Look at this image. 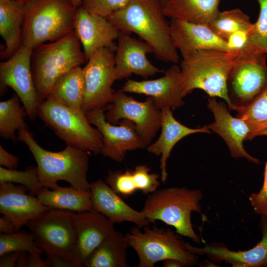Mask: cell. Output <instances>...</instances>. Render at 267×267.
Wrapping results in <instances>:
<instances>
[{
	"label": "cell",
	"instance_id": "obj_1",
	"mask_svg": "<svg viewBox=\"0 0 267 267\" xmlns=\"http://www.w3.org/2000/svg\"><path fill=\"white\" fill-rule=\"evenodd\" d=\"M166 17L161 0H130L107 18L120 32L140 37L159 60L177 64L179 56Z\"/></svg>",
	"mask_w": 267,
	"mask_h": 267
},
{
	"label": "cell",
	"instance_id": "obj_2",
	"mask_svg": "<svg viewBox=\"0 0 267 267\" xmlns=\"http://www.w3.org/2000/svg\"><path fill=\"white\" fill-rule=\"evenodd\" d=\"M17 134V139L28 147L36 160L42 187L55 189L59 187L57 182L64 180L77 189L90 192L88 152L67 145L59 152L48 151L37 143L28 128L19 130Z\"/></svg>",
	"mask_w": 267,
	"mask_h": 267
},
{
	"label": "cell",
	"instance_id": "obj_3",
	"mask_svg": "<svg viewBox=\"0 0 267 267\" xmlns=\"http://www.w3.org/2000/svg\"><path fill=\"white\" fill-rule=\"evenodd\" d=\"M237 56L231 52L206 49L182 57L180 69L184 96L201 89L211 97L222 98L229 110L235 111L228 97L227 80Z\"/></svg>",
	"mask_w": 267,
	"mask_h": 267
},
{
	"label": "cell",
	"instance_id": "obj_4",
	"mask_svg": "<svg viewBox=\"0 0 267 267\" xmlns=\"http://www.w3.org/2000/svg\"><path fill=\"white\" fill-rule=\"evenodd\" d=\"M78 8L71 0H31L24 3L22 44L32 49L74 31Z\"/></svg>",
	"mask_w": 267,
	"mask_h": 267
},
{
	"label": "cell",
	"instance_id": "obj_5",
	"mask_svg": "<svg viewBox=\"0 0 267 267\" xmlns=\"http://www.w3.org/2000/svg\"><path fill=\"white\" fill-rule=\"evenodd\" d=\"M203 194L199 189L171 187L157 190L148 195L141 211L149 223L160 221L173 226L176 232L199 243L191 220L192 212L200 214Z\"/></svg>",
	"mask_w": 267,
	"mask_h": 267
},
{
	"label": "cell",
	"instance_id": "obj_6",
	"mask_svg": "<svg viewBox=\"0 0 267 267\" xmlns=\"http://www.w3.org/2000/svg\"><path fill=\"white\" fill-rule=\"evenodd\" d=\"M86 61L74 31L33 49L31 68L40 103L46 99L52 86L60 77Z\"/></svg>",
	"mask_w": 267,
	"mask_h": 267
},
{
	"label": "cell",
	"instance_id": "obj_7",
	"mask_svg": "<svg viewBox=\"0 0 267 267\" xmlns=\"http://www.w3.org/2000/svg\"><path fill=\"white\" fill-rule=\"evenodd\" d=\"M38 116L67 145L100 153L102 136L91 126L83 110L69 108L49 98L40 103Z\"/></svg>",
	"mask_w": 267,
	"mask_h": 267
},
{
	"label": "cell",
	"instance_id": "obj_8",
	"mask_svg": "<svg viewBox=\"0 0 267 267\" xmlns=\"http://www.w3.org/2000/svg\"><path fill=\"white\" fill-rule=\"evenodd\" d=\"M133 227L125 236L136 253L137 267H154L156 263L168 259L180 261L184 266L196 265L198 257L186 248V243L170 228Z\"/></svg>",
	"mask_w": 267,
	"mask_h": 267
},
{
	"label": "cell",
	"instance_id": "obj_9",
	"mask_svg": "<svg viewBox=\"0 0 267 267\" xmlns=\"http://www.w3.org/2000/svg\"><path fill=\"white\" fill-rule=\"evenodd\" d=\"M267 53L247 47L240 51L227 80V95L237 112L267 87Z\"/></svg>",
	"mask_w": 267,
	"mask_h": 267
},
{
	"label": "cell",
	"instance_id": "obj_10",
	"mask_svg": "<svg viewBox=\"0 0 267 267\" xmlns=\"http://www.w3.org/2000/svg\"><path fill=\"white\" fill-rule=\"evenodd\" d=\"M74 215L72 211L50 209L29 221L26 226L44 252L74 263L77 233Z\"/></svg>",
	"mask_w": 267,
	"mask_h": 267
},
{
	"label": "cell",
	"instance_id": "obj_11",
	"mask_svg": "<svg viewBox=\"0 0 267 267\" xmlns=\"http://www.w3.org/2000/svg\"><path fill=\"white\" fill-rule=\"evenodd\" d=\"M115 52L114 49L101 48L83 68L85 90L82 110L86 114L96 109L105 111L113 98L115 91L112 86L116 81Z\"/></svg>",
	"mask_w": 267,
	"mask_h": 267
},
{
	"label": "cell",
	"instance_id": "obj_12",
	"mask_svg": "<svg viewBox=\"0 0 267 267\" xmlns=\"http://www.w3.org/2000/svg\"><path fill=\"white\" fill-rule=\"evenodd\" d=\"M106 110V118L112 124L116 125L124 119L133 122L137 134L147 146L161 127V109L151 97L139 101L119 90L115 92Z\"/></svg>",
	"mask_w": 267,
	"mask_h": 267
},
{
	"label": "cell",
	"instance_id": "obj_13",
	"mask_svg": "<svg viewBox=\"0 0 267 267\" xmlns=\"http://www.w3.org/2000/svg\"><path fill=\"white\" fill-rule=\"evenodd\" d=\"M33 50L22 44L14 54L0 63L1 93L7 87L11 88L19 97L31 120L38 116L40 104L31 68Z\"/></svg>",
	"mask_w": 267,
	"mask_h": 267
},
{
	"label": "cell",
	"instance_id": "obj_14",
	"mask_svg": "<svg viewBox=\"0 0 267 267\" xmlns=\"http://www.w3.org/2000/svg\"><path fill=\"white\" fill-rule=\"evenodd\" d=\"M104 110H94L86 113L91 125H94L102 136L100 153L116 162H122L129 151L147 146L137 134L134 124L128 120L120 121L119 125L108 122Z\"/></svg>",
	"mask_w": 267,
	"mask_h": 267
},
{
	"label": "cell",
	"instance_id": "obj_15",
	"mask_svg": "<svg viewBox=\"0 0 267 267\" xmlns=\"http://www.w3.org/2000/svg\"><path fill=\"white\" fill-rule=\"evenodd\" d=\"M120 90L148 95L161 109L169 107L174 110L184 104L181 73L176 64H173L162 77L156 79L140 81L129 79Z\"/></svg>",
	"mask_w": 267,
	"mask_h": 267
},
{
	"label": "cell",
	"instance_id": "obj_16",
	"mask_svg": "<svg viewBox=\"0 0 267 267\" xmlns=\"http://www.w3.org/2000/svg\"><path fill=\"white\" fill-rule=\"evenodd\" d=\"M115 52V72L116 80L135 74L147 78L163 71L152 64L147 54L153 51L149 44L120 32Z\"/></svg>",
	"mask_w": 267,
	"mask_h": 267
},
{
	"label": "cell",
	"instance_id": "obj_17",
	"mask_svg": "<svg viewBox=\"0 0 267 267\" xmlns=\"http://www.w3.org/2000/svg\"><path fill=\"white\" fill-rule=\"evenodd\" d=\"M77 242L74 263L82 267L90 254L116 230L114 223L98 212L74 213Z\"/></svg>",
	"mask_w": 267,
	"mask_h": 267
},
{
	"label": "cell",
	"instance_id": "obj_18",
	"mask_svg": "<svg viewBox=\"0 0 267 267\" xmlns=\"http://www.w3.org/2000/svg\"><path fill=\"white\" fill-rule=\"evenodd\" d=\"M226 105L225 102L217 101L214 97L208 99L207 106L213 113L215 121L207 125L208 128L224 140L233 158H246L259 164V160L251 156L243 147V142L248 140L251 133L248 125L242 119L233 117Z\"/></svg>",
	"mask_w": 267,
	"mask_h": 267
},
{
	"label": "cell",
	"instance_id": "obj_19",
	"mask_svg": "<svg viewBox=\"0 0 267 267\" xmlns=\"http://www.w3.org/2000/svg\"><path fill=\"white\" fill-rule=\"evenodd\" d=\"M74 31L87 61L101 48L116 49L114 41L117 40L120 34L107 18L90 13L81 6L77 9Z\"/></svg>",
	"mask_w": 267,
	"mask_h": 267
},
{
	"label": "cell",
	"instance_id": "obj_20",
	"mask_svg": "<svg viewBox=\"0 0 267 267\" xmlns=\"http://www.w3.org/2000/svg\"><path fill=\"white\" fill-rule=\"evenodd\" d=\"M25 186L12 182L0 183V213L15 225L17 231L44 211L51 209L34 196L26 193Z\"/></svg>",
	"mask_w": 267,
	"mask_h": 267
},
{
	"label": "cell",
	"instance_id": "obj_21",
	"mask_svg": "<svg viewBox=\"0 0 267 267\" xmlns=\"http://www.w3.org/2000/svg\"><path fill=\"white\" fill-rule=\"evenodd\" d=\"M170 24L173 43L182 57L206 49L230 52L226 43L207 25L175 19H171Z\"/></svg>",
	"mask_w": 267,
	"mask_h": 267
},
{
	"label": "cell",
	"instance_id": "obj_22",
	"mask_svg": "<svg viewBox=\"0 0 267 267\" xmlns=\"http://www.w3.org/2000/svg\"><path fill=\"white\" fill-rule=\"evenodd\" d=\"M90 194L93 209L114 223L131 222L140 228L148 225L149 222L141 211L133 209L102 179L90 183Z\"/></svg>",
	"mask_w": 267,
	"mask_h": 267
},
{
	"label": "cell",
	"instance_id": "obj_23",
	"mask_svg": "<svg viewBox=\"0 0 267 267\" xmlns=\"http://www.w3.org/2000/svg\"><path fill=\"white\" fill-rule=\"evenodd\" d=\"M161 133L157 140L147 146L148 152L160 156V169L162 181L165 183L168 177L167 161L175 144L185 136L196 133L211 134L207 125L200 128L192 129L177 121L173 116L172 109H161Z\"/></svg>",
	"mask_w": 267,
	"mask_h": 267
},
{
	"label": "cell",
	"instance_id": "obj_24",
	"mask_svg": "<svg viewBox=\"0 0 267 267\" xmlns=\"http://www.w3.org/2000/svg\"><path fill=\"white\" fill-rule=\"evenodd\" d=\"M186 247L196 255H206L214 261H225L234 267H267V224L263 222L262 240L248 250L235 251L225 246L213 245L199 248L188 243H186Z\"/></svg>",
	"mask_w": 267,
	"mask_h": 267
},
{
	"label": "cell",
	"instance_id": "obj_25",
	"mask_svg": "<svg viewBox=\"0 0 267 267\" xmlns=\"http://www.w3.org/2000/svg\"><path fill=\"white\" fill-rule=\"evenodd\" d=\"M24 3L16 0H0V35L5 43L0 58L8 59L22 44Z\"/></svg>",
	"mask_w": 267,
	"mask_h": 267
},
{
	"label": "cell",
	"instance_id": "obj_26",
	"mask_svg": "<svg viewBox=\"0 0 267 267\" xmlns=\"http://www.w3.org/2000/svg\"><path fill=\"white\" fill-rule=\"evenodd\" d=\"M221 0H168L163 4L167 17L208 25L220 12Z\"/></svg>",
	"mask_w": 267,
	"mask_h": 267
},
{
	"label": "cell",
	"instance_id": "obj_27",
	"mask_svg": "<svg viewBox=\"0 0 267 267\" xmlns=\"http://www.w3.org/2000/svg\"><path fill=\"white\" fill-rule=\"evenodd\" d=\"M85 90L83 69L81 66H77L55 81L47 98L72 109L83 110Z\"/></svg>",
	"mask_w": 267,
	"mask_h": 267
},
{
	"label": "cell",
	"instance_id": "obj_28",
	"mask_svg": "<svg viewBox=\"0 0 267 267\" xmlns=\"http://www.w3.org/2000/svg\"><path fill=\"white\" fill-rule=\"evenodd\" d=\"M37 196L42 204L51 209L77 213L93 210L90 192L82 191L72 186H59L52 190L42 187Z\"/></svg>",
	"mask_w": 267,
	"mask_h": 267
},
{
	"label": "cell",
	"instance_id": "obj_29",
	"mask_svg": "<svg viewBox=\"0 0 267 267\" xmlns=\"http://www.w3.org/2000/svg\"><path fill=\"white\" fill-rule=\"evenodd\" d=\"M129 247L125 236L115 230L90 254L83 267H128Z\"/></svg>",
	"mask_w": 267,
	"mask_h": 267
},
{
	"label": "cell",
	"instance_id": "obj_30",
	"mask_svg": "<svg viewBox=\"0 0 267 267\" xmlns=\"http://www.w3.org/2000/svg\"><path fill=\"white\" fill-rule=\"evenodd\" d=\"M21 102L16 94L0 102V135L4 139L14 140L16 132L28 128L25 122L27 114Z\"/></svg>",
	"mask_w": 267,
	"mask_h": 267
},
{
	"label": "cell",
	"instance_id": "obj_31",
	"mask_svg": "<svg viewBox=\"0 0 267 267\" xmlns=\"http://www.w3.org/2000/svg\"><path fill=\"white\" fill-rule=\"evenodd\" d=\"M237 117L248 125L251 133L248 140L267 133V87L248 105L237 112Z\"/></svg>",
	"mask_w": 267,
	"mask_h": 267
},
{
	"label": "cell",
	"instance_id": "obj_32",
	"mask_svg": "<svg viewBox=\"0 0 267 267\" xmlns=\"http://www.w3.org/2000/svg\"><path fill=\"white\" fill-rule=\"evenodd\" d=\"M252 25L248 15L235 8L220 11L208 26L226 42L232 33L239 30L249 31Z\"/></svg>",
	"mask_w": 267,
	"mask_h": 267
},
{
	"label": "cell",
	"instance_id": "obj_33",
	"mask_svg": "<svg viewBox=\"0 0 267 267\" xmlns=\"http://www.w3.org/2000/svg\"><path fill=\"white\" fill-rule=\"evenodd\" d=\"M11 252H43L38 246L32 232L19 230L10 234L0 235V256Z\"/></svg>",
	"mask_w": 267,
	"mask_h": 267
},
{
	"label": "cell",
	"instance_id": "obj_34",
	"mask_svg": "<svg viewBox=\"0 0 267 267\" xmlns=\"http://www.w3.org/2000/svg\"><path fill=\"white\" fill-rule=\"evenodd\" d=\"M12 182L25 186L32 196L37 195L42 188L40 183L37 167L29 166L24 171L0 167V183Z\"/></svg>",
	"mask_w": 267,
	"mask_h": 267
},
{
	"label": "cell",
	"instance_id": "obj_35",
	"mask_svg": "<svg viewBox=\"0 0 267 267\" xmlns=\"http://www.w3.org/2000/svg\"><path fill=\"white\" fill-rule=\"evenodd\" d=\"M256 0L259 4V15L248 32L246 46L267 53V0Z\"/></svg>",
	"mask_w": 267,
	"mask_h": 267
},
{
	"label": "cell",
	"instance_id": "obj_36",
	"mask_svg": "<svg viewBox=\"0 0 267 267\" xmlns=\"http://www.w3.org/2000/svg\"><path fill=\"white\" fill-rule=\"evenodd\" d=\"M105 182L116 193L122 197H128L133 195L137 190L133 171L109 170L105 177Z\"/></svg>",
	"mask_w": 267,
	"mask_h": 267
},
{
	"label": "cell",
	"instance_id": "obj_37",
	"mask_svg": "<svg viewBox=\"0 0 267 267\" xmlns=\"http://www.w3.org/2000/svg\"><path fill=\"white\" fill-rule=\"evenodd\" d=\"M150 168L145 165L136 166L133 171L134 181L137 190L145 195H149L157 190L160 184L159 175L150 173Z\"/></svg>",
	"mask_w": 267,
	"mask_h": 267
},
{
	"label": "cell",
	"instance_id": "obj_38",
	"mask_svg": "<svg viewBox=\"0 0 267 267\" xmlns=\"http://www.w3.org/2000/svg\"><path fill=\"white\" fill-rule=\"evenodd\" d=\"M130 0H82L81 6L88 12L108 18L125 7Z\"/></svg>",
	"mask_w": 267,
	"mask_h": 267
},
{
	"label": "cell",
	"instance_id": "obj_39",
	"mask_svg": "<svg viewBox=\"0 0 267 267\" xmlns=\"http://www.w3.org/2000/svg\"><path fill=\"white\" fill-rule=\"evenodd\" d=\"M265 135L267 136V133ZM249 200L256 214L267 218V162L265 168L263 186L258 193H252L249 196Z\"/></svg>",
	"mask_w": 267,
	"mask_h": 267
},
{
	"label": "cell",
	"instance_id": "obj_40",
	"mask_svg": "<svg viewBox=\"0 0 267 267\" xmlns=\"http://www.w3.org/2000/svg\"><path fill=\"white\" fill-rule=\"evenodd\" d=\"M249 31L239 30L229 37L226 42L230 52L237 55L247 46Z\"/></svg>",
	"mask_w": 267,
	"mask_h": 267
},
{
	"label": "cell",
	"instance_id": "obj_41",
	"mask_svg": "<svg viewBox=\"0 0 267 267\" xmlns=\"http://www.w3.org/2000/svg\"><path fill=\"white\" fill-rule=\"evenodd\" d=\"M19 158L8 152L0 146V165L8 169H16L19 163Z\"/></svg>",
	"mask_w": 267,
	"mask_h": 267
},
{
	"label": "cell",
	"instance_id": "obj_42",
	"mask_svg": "<svg viewBox=\"0 0 267 267\" xmlns=\"http://www.w3.org/2000/svg\"><path fill=\"white\" fill-rule=\"evenodd\" d=\"M48 267H78L74 263L68 261L53 253H45Z\"/></svg>",
	"mask_w": 267,
	"mask_h": 267
},
{
	"label": "cell",
	"instance_id": "obj_43",
	"mask_svg": "<svg viewBox=\"0 0 267 267\" xmlns=\"http://www.w3.org/2000/svg\"><path fill=\"white\" fill-rule=\"evenodd\" d=\"M22 252H11L0 256V267H16L17 261Z\"/></svg>",
	"mask_w": 267,
	"mask_h": 267
},
{
	"label": "cell",
	"instance_id": "obj_44",
	"mask_svg": "<svg viewBox=\"0 0 267 267\" xmlns=\"http://www.w3.org/2000/svg\"><path fill=\"white\" fill-rule=\"evenodd\" d=\"M42 253H29L27 261V267H48L46 260L41 257Z\"/></svg>",
	"mask_w": 267,
	"mask_h": 267
},
{
	"label": "cell",
	"instance_id": "obj_45",
	"mask_svg": "<svg viewBox=\"0 0 267 267\" xmlns=\"http://www.w3.org/2000/svg\"><path fill=\"white\" fill-rule=\"evenodd\" d=\"M17 230L14 224L3 216L0 218V232L1 234H10Z\"/></svg>",
	"mask_w": 267,
	"mask_h": 267
},
{
	"label": "cell",
	"instance_id": "obj_46",
	"mask_svg": "<svg viewBox=\"0 0 267 267\" xmlns=\"http://www.w3.org/2000/svg\"><path fill=\"white\" fill-rule=\"evenodd\" d=\"M163 264L164 267H184L179 261L174 259H168L164 260Z\"/></svg>",
	"mask_w": 267,
	"mask_h": 267
},
{
	"label": "cell",
	"instance_id": "obj_47",
	"mask_svg": "<svg viewBox=\"0 0 267 267\" xmlns=\"http://www.w3.org/2000/svg\"><path fill=\"white\" fill-rule=\"evenodd\" d=\"M28 253L22 252L17 261L16 267H27V261Z\"/></svg>",
	"mask_w": 267,
	"mask_h": 267
},
{
	"label": "cell",
	"instance_id": "obj_48",
	"mask_svg": "<svg viewBox=\"0 0 267 267\" xmlns=\"http://www.w3.org/2000/svg\"><path fill=\"white\" fill-rule=\"evenodd\" d=\"M71 1L76 8L81 6L82 0H71Z\"/></svg>",
	"mask_w": 267,
	"mask_h": 267
},
{
	"label": "cell",
	"instance_id": "obj_49",
	"mask_svg": "<svg viewBox=\"0 0 267 267\" xmlns=\"http://www.w3.org/2000/svg\"><path fill=\"white\" fill-rule=\"evenodd\" d=\"M16 0L19 1H20V2H21L23 3H25L30 1L31 0Z\"/></svg>",
	"mask_w": 267,
	"mask_h": 267
},
{
	"label": "cell",
	"instance_id": "obj_50",
	"mask_svg": "<svg viewBox=\"0 0 267 267\" xmlns=\"http://www.w3.org/2000/svg\"><path fill=\"white\" fill-rule=\"evenodd\" d=\"M168 0H161V1H162V3H163V5L164 4H165L167 1Z\"/></svg>",
	"mask_w": 267,
	"mask_h": 267
}]
</instances>
